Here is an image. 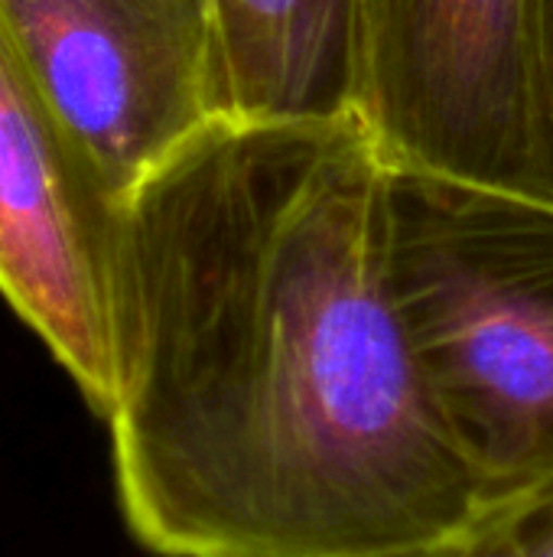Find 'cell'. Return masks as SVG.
Instances as JSON below:
<instances>
[{
    "label": "cell",
    "mask_w": 553,
    "mask_h": 557,
    "mask_svg": "<svg viewBox=\"0 0 553 557\" xmlns=\"http://www.w3.org/2000/svg\"><path fill=\"white\" fill-rule=\"evenodd\" d=\"M127 199L104 180L0 26V297L108 421Z\"/></svg>",
    "instance_id": "cell-4"
},
{
    "label": "cell",
    "mask_w": 553,
    "mask_h": 557,
    "mask_svg": "<svg viewBox=\"0 0 553 557\" xmlns=\"http://www.w3.org/2000/svg\"><path fill=\"white\" fill-rule=\"evenodd\" d=\"M469 557H553V506L495 529Z\"/></svg>",
    "instance_id": "cell-7"
},
{
    "label": "cell",
    "mask_w": 553,
    "mask_h": 557,
    "mask_svg": "<svg viewBox=\"0 0 553 557\" xmlns=\"http://www.w3.org/2000/svg\"><path fill=\"white\" fill-rule=\"evenodd\" d=\"M381 157L553 202V0H359Z\"/></svg>",
    "instance_id": "cell-3"
},
{
    "label": "cell",
    "mask_w": 553,
    "mask_h": 557,
    "mask_svg": "<svg viewBox=\"0 0 553 557\" xmlns=\"http://www.w3.org/2000/svg\"><path fill=\"white\" fill-rule=\"evenodd\" d=\"M381 264L499 529L553 506L551 199L388 163Z\"/></svg>",
    "instance_id": "cell-2"
},
{
    "label": "cell",
    "mask_w": 553,
    "mask_h": 557,
    "mask_svg": "<svg viewBox=\"0 0 553 557\" xmlns=\"http://www.w3.org/2000/svg\"><path fill=\"white\" fill-rule=\"evenodd\" d=\"M359 114L218 117L127 199L108 414L160 557H469L495 529L404 339Z\"/></svg>",
    "instance_id": "cell-1"
},
{
    "label": "cell",
    "mask_w": 553,
    "mask_h": 557,
    "mask_svg": "<svg viewBox=\"0 0 553 557\" xmlns=\"http://www.w3.org/2000/svg\"><path fill=\"white\" fill-rule=\"evenodd\" d=\"M212 7L222 117L355 114L359 0H212Z\"/></svg>",
    "instance_id": "cell-6"
},
{
    "label": "cell",
    "mask_w": 553,
    "mask_h": 557,
    "mask_svg": "<svg viewBox=\"0 0 553 557\" xmlns=\"http://www.w3.org/2000/svg\"><path fill=\"white\" fill-rule=\"evenodd\" d=\"M0 26L124 199L222 117L212 0H0Z\"/></svg>",
    "instance_id": "cell-5"
}]
</instances>
